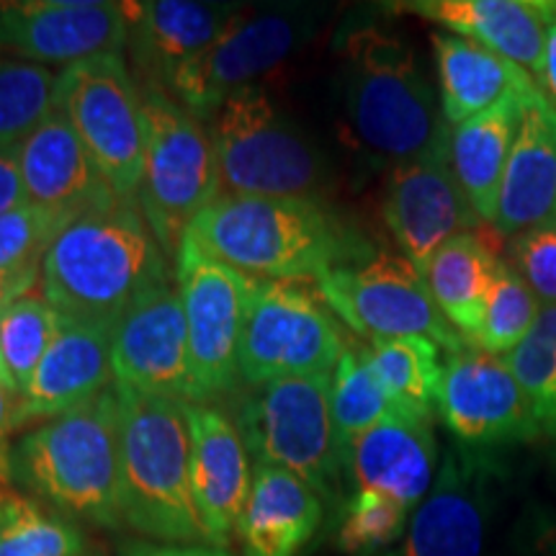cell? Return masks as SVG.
Instances as JSON below:
<instances>
[{"instance_id":"12","label":"cell","mask_w":556,"mask_h":556,"mask_svg":"<svg viewBox=\"0 0 556 556\" xmlns=\"http://www.w3.org/2000/svg\"><path fill=\"white\" fill-rule=\"evenodd\" d=\"M178 289L189 328L193 405H208L240 387V338L253 276L219 263L197 248H180Z\"/></svg>"},{"instance_id":"29","label":"cell","mask_w":556,"mask_h":556,"mask_svg":"<svg viewBox=\"0 0 556 556\" xmlns=\"http://www.w3.org/2000/svg\"><path fill=\"white\" fill-rule=\"evenodd\" d=\"M500 258L477 232L451 238L430 261L426 283L435 307L467 343L482 328L486 296L495 281Z\"/></svg>"},{"instance_id":"11","label":"cell","mask_w":556,"mask_h":556,"mask_svg":"<svg viewBox=\"0 0 556 556\" xmlns=\"http://www.w3.org/2000/svg\"><path fill=\"white\" fill-rule=\"evenodd\" d=\"M317 294L361 338H428L448 356L471 348L441 315L426 278L405 255L374 253L330 270L317 278Z\"/></svg>"},{"instance_id":"37","label":"cell","mask_w":556,"mask_h":556,"mask_svg":"<svg viewBox=\"0 0 556 556\" xmlns=\"http://www.w3.org/2000/svg\"><path fill=\"white\" fill-rule=\"evenodd\" d=\"M409 510L397 500L371 490H356L340 505L336 544L348 556H379L405 536Z\"/></svg>"},{"instance_id":"6","label":"cell","mask_w":556,"mask_h":556,"mask_svg":"<svg viewBox=\"0 0 556 556\" xmlns=\"http://www.w3.org/2000/svg\"><path fill=\"white\" fill-rule=\"evenodd\" d=\"M214 160L219 197L325 201L330 168L315 144L294 127L258 86L229 96L214 114Z\"/></svg>"},{"instance_id":"24","label":"cell","mask_w":556,"mask_h":556,"mask_svg":"<svg viewBox=\"0 0 556 556\" xmlns=\"http://www.w3.org/2000/svg\"><path fill=\"white\" fill-rule=\"evenodd\" d=\"M129 24V54L144 88H168L186 62L206 50L235 18L240 3H197V0H144L122 3Z\"/></svg>"},{"instance_id":"8","label":"cell","mask_w":556,"mask_h":556,"mask_svg":"<svg viewBox=\"0 0 556 556\" xmlns=\"http://www.w3.org/2000/svg\"><path fill=\"white\" fill-rule=\"evenodd\" d=\"M144 173L137 204L163 248L178 261L186 235L217 199V160L208 129L163 88H142Z\"/></svg>"},{"instance_id":"2","label":"cell","mask_w":556,"mask_h":556,"mask_svg":"<svg viewBox=\"0 0 556 556\" xmlns=\"http://www.w3.org/2000/svg\"><path fill=\"white\" fill-rule=\"evenodd\" d=\"M168 281L165 253L137 199H122L62 229L41 261L39 289L65 319L116 328L139 299Z\"/></svg>"},{"instance_id":"48","label":"cell","mask_w":556,"mask_h":556,"mask_svg":"<svg viewBox=\"0 0 556 556\" xmlns=\"http://www.w3.org/2000/svg\"><path fill=\"white\" fill-rule=\"evenodd\" d=\"M0 486H3V484H0Z\"/></svg>"},{"instance_id":"38","label":"cell","mask_w":556,"mask_h":556,"mask_svg":"<svg viewBox=\"0 0 556 556\" xmlns=\"http://www.w3.org/2000/svg\"><path fill=\"white\" fill-rule=\"evenodd\" d=\"M67 225L54 214L34 206H24L0 217V274L5 270L41 268L47 250L60 238Z\"/></svg>"},{"instance_id":"41","label":"cell","mask_w":556,"mask_h":556,"mask_svg":"<svg viewBox=\"0 0 556 556\" xmlns=\"http://www.w3.org/2000/svg\"><path fill=\"white\" fill-rule=\"evenodd\" d=\"M119 556H235L229 548L208 544H160L148 539H129L119 544Z\"/></svg>"},{"instance_id":"16","label":"cell","mask_w":556,"mask_h":556,"mask_svg":"<svg viewBox=\"0 0 556 556\" xmlns=\"http://www.w3.org/2000/svg\"><path fill=\"white\" fill-rule=\"evenodd\" d=\"M448 135L420 157L389 170L381 201L387 229L422 278L438 250L479 225L451 168Z\"/></svg>"},{"instance_id":"34","label":"cell","mask_w":556,"mask_h":556,"mask_svg":"<svg viewBox=\"0 0 556 556\" xmlns=\"http://www.w3.org/2000/svg\"><path fill=\"white\" fill-rule=\"evenodd\" d=\"M541 309H544V304L528 287L526 278L513 268L510 261L500 258L495 281H492L490 296H486L482 328H479V336L471 348L505 358L528 338Z\"/></svg>"},{"instance_id":"27","label":"cell","mask_w":556,"mask_h":556,"mask_svg":"<svg viewBox=\"0 0 556 556\" xmlns=\"http://www.w3.org/2000/svg\"><path fill=\"white\" fill-rule=\"evenodd\" d=\"M323 497L278 467H253L238 539L245 556H296L323 526Z\"/></svg>"},{"instance_id":"47","label":"cell","mask_w":556,"mask_h":556,"mask_svg":"<svg viewBox=\"0 0 556 556\" xmlns=\"http://www.w3.org/2000/svg\"><path fill=\"white\" fill-rule=\"evenodd\" d=\"M90 556H103L101 552H96V548H93V552H90Z\"/></svg>"},{"instance_id":"44","label":"cell","mask_w":556,"mask_h":556,"mask_svg":"<svg viewBox=\"0 0 556 556\" xmlns=\"http://www.w3.org/2000/svg\"><path fill=\"white\" fill-rule=\"evenodd\" d=\"M13 394L5 387H0V484H11V443L9 433L13 430Z\"/></svg>"},{"instance_id":"23","label":"cell","mask_w":556,"mask_h":556,"mask_svg":"<svg viewBox=\"0 0 556 556\" xmlns=\"http://www.w3.org/2000/svg\"><path fill=\"white\" fill-rule=\"evenodd\" d=\"M345 479L356 490L397 500L409 513L426 500L438 475V441L426 417L394 413L345 446Z\"/></svg>"},{"instance_id":"10","label":"cell","mask_w":556,"mask_h":556,"mask_svg":"<svg viewBox=\"0 0 556 556\" xmlns=\"http://www.w3.org/2000/svg\"><path fill=\"white\" fill-rule=\"evenodd\" d=\"M343 351V330L328 304L296 281L253 278L240 338L242 384L332 374Z\"/></svg>"},{"instance_id":"43","label":"cell","mask_w":556,"mask_h":556,"mask_svg":"<svg viewBox=\"0 0 556 556\" xmlns=\"http://www.w3.org/2000/svg\"><path fill=\"white\" fill-rule=\"evenodd\" d=\"M41 268H24V270H5L0 274V315L11 307L18 299L29 296L34 283H39Z\"/></svg>"},{"instance_id":"26","label":"cell","mask_w":556,"mask_h":556,"mask_svg":"<svg viewBox=\"0 0 556 556\" xmlns=\"http://www.w3.org/2000/svg\"><path fill=\"white\" fill-rule=\"evenodd\" d=\"M430 45L441 88V116L448 127H458L510 96L536 99L544 93L531 73L467 37L438 29L430 34Z\"/></svg>"},{"instance_id":"30","label":"cell","mask_w":556,"mask_h":556,"mask_svg":"<svg viewBox=\"0 0 556 556\" xmlns=\"http://www.w3.org/2000/svg\"><path fill=\"white\" fill-rule=\"evenodd\" d=\"M364 351L394 405L430 420L443 377L441 348L428 338H381L368 340Z\"/></svg>"},{"instance_id":"20","label":"cell","mask_w":556,"mask_h":556,"mask_svg":"<svg viewBox=\"0 0 556 556\" xmlns=\"http://www.w3.org/2000/svg\"><path fill=\"white\" fill-rule=\"evenodd\" d=\"M16 157L26 201L54 214L67 227L122 201L60 111H52L21 142Z\"/></svg>"},{"instance_id":"5","label":"cell","mask_w":556,"mask_h":556,"mask_svg":"<svg viewBox=\"0 0 556 556\" xmlns=\"http://www.w3.org/2000/svg\"><path fill=\"white\" fill-rule=\"evenodd\" d=\"M116 392L124 528L160 544H206L191 492L189 402Z\"/></svg>"},{"instance_id":"1","label":"cell","mask_w":556,"mask_h":556,"mask_svg":"<svg viewBox=\"0 0 556 556\" xmlns=\"http://www.w3.org/2000/svg\"><path fill=\"white\" fill-rule=\"evenodd\" d=\"M184 242L245 276L296 283L377 253L325 201L307 199L219 197Z\"/></svg>"},{"instance_id":"14","label":"cell","mask_w":556,"mask_h":556,"mask_svg":"<svg viewBox=\"0 0 556 556\" xmlns=\"http://www.w3.org/2000/svg\"><path fill=\"white\" fill-rule=\"evenodd\" d=\"M505 467L495 451L454 443L435 482L413 510L405 536L379 556H484Z\"/></svg>"},{"instance_id":"32","label":"cell","mask_w":556,"mask_h":556,"mask_svg":"<svg viewBox=\"0 0 556 556\" xmlns=\"http://www.w3.org/2000/svg\"><path fill=\"white\" fill-rule=\"evenodd\" d=\"M330 413L340 448L402 409L381 387L364 345H345L330 379Z\"/></svg>"},{"instance_id":"18","label":"cell","mask_w":556,"mask_h":556,"mask_svg":"<svg viewBox=\"0 0 556 556\" xmlns=\"http://www.w3.org/2000/svg\"><path fill=\"white\" fill-rule=\"evenodd\" d=\"M111 364L114 384L193 405L189 328L176 283L152 289L119 319Z\"/></svg>"},{"instance_id":"22","label":"cell","mask_w":556,"mask_h":556,"mask_svg":"<svg viewBox=\"0 0 556 556\" xmlns=\"http://www.w3.org/2000/svg\"><path fill=\"white\" fill-rule=\"evenodd\" d=\"M389 9L477 41L533 78L544 62L548 31L556 26V0H407Z\"/></svg>"},{"instance_id":"45","label":"cell","mask_w":556,"mask_h":556,"mask_svg":"<svg viewBox=\"0 0 556 556\" xmlns=\"http://www.w3.org/2000/svg\"><path fill=\"white\" fill-rule=\"evenodd\" d=\"M536 83H539V88L546 93V99L552 101L556 109V26H552V31H548L544 62H541Z\"/></svg>"},{"instance_id":"3","label":"cell","mask_w":556,"mask_h":556,"mask_svg":"<svg viewBox=\"0 0 556 556\" xmlns=\"http://www.w3.org/2000/svg\"><path fill=\"white\" fill-rule=\"evenodd\" d=\"M340 101L353 148L389 170L420 157L451 129L413 47L379 26L345 34Z\"/></svg>"},{"instance_id":"13","label":"cell","mask_w":556,"mask_h":556,"mask_svg":"<svg viewBox=\"0 0 556 556\" xmlns=\"http://www.w3.org/2000/svg\"><path fill=\"white\" fill-rule=\"evenodd\" d=\"M309 31V13L304 9H245L173 75L165 90L197 119H214L229 96L255 86L261 75L281 65Z\"/></svg>"},{"instance_id":"7","label":"cell","mask_w":556,"mask_h":556,"mask_svg":"<svg viewBox=\"0 0 556 556\" xmlns=\"http://www.w3.org/2000/svg\"><path fill=\"white\" fill-rule=\"evenodd\" d=\"M332 374L253 387L235 413L253 467H278L309 484L325 505H343L345 462L330 413Z\"/></svg>"},{"instance_id":"42","label":"cell","mask_w":556,"mask_h":556,"mask_svg":"<svg viewBox=\"0 0 556 556\" xmlns=\"http://www.w3.org/2000/svg\"><path fill=\"white\" fill-rule=\"evenodd\" d=\"M26 204L24 178H21L16 152L0 150V217Z\"/></svg>"},{"instance_id":"4","label":"cell","mask_w":556,"mask_h":556,"mask_svg":"<svg viewBox=\"0 0 556 556\" xmlns=\"http://www.w3.org/2000/svg\"><path fill=\"white\" fill-rule=\"evenodd\" d=\"M11 484L75 523L124 528L116 384L21 435L11 446Z\"/></svg>"},{"instance_id":"46","label":"cell","mask_w":556,"mask_h":556,"mask_svg":"<svg viewBox=\"0 0 556 556\" xmlns=\"http://www.w3.org/2000/svg\"><path fill=\"white\" fill-rule=\"evenodd\" d=\"M0 387H5L13 394V397H18L16 381H13L9 366H5V361H3V351H0Z\"/></svg>"},{"instance_id":"39","label":"cell","mask_w":556,"mask_h":556,"mask_svg":"<svg viewBox=\"0 0 556 556\" xmlns=\"http://www.w3.org/2000/svg\"><path fill=\"white\" fill-rule=\"evenodd\" d=\"M510 263L544 307H556V222H544L513 238Z\"/></svg>"},{"instance_id":"17","label":"cell","mask_w":556,"mask_h":556,"mask_svg":"<svg viewBox=\"0 0 556 556\" xmlns=\"http://www.w3.org/2000/svg\"><path fill=\"white\" fill-rule=\"evenodd\" d=\"M127 13L111 0H0V50L34 65L124 54Z\"/></svg>"},{"instance_id":"19","label":"cell","mask_w":556,"mask_h":556,"mask_svg":"<svg viewBox=\"0 0 556 556\" xmlns=\"http://www.w3.org/2000/svg\"><path fill=\"white\" fill-rule=\"evenodd\" d=\"M191 492L208 546L229 548L245 513L253 458L235 417L214 405H191Z\"/></svg>"},{"instance_id":"21","label":"cell","mask_w":556,"mask_h":556,"mask_svg":"<svg viewBox=\"0 0 556 556\" xmlns=\"http://www.w3.org/2000/svg\"><path fill=\"white\" fill-rule=\"evenodd\" d=\"M114 330L111 325L65 319L29 387L13 402V428L52 420L114 387Z\"/></svg>"},{"instance_id":"31","label":"cell","mask_w":556,"mask_h":556,"mask_svg":"<svg viewBox=\"0 0 556 556\" xmlns=\"http://www.w3.org/2000/svg\"><path fill=\"white\" fill-rule=\"evenodd\" d=\"M88 533L73 518L16 490L0 486V556H90Z\"/></svg>"},{"instance_id":"36","label":"cell","mask_w":556,"mask_h":556,"mask_svg":"<svg viewBox=\"0 0 556 556\" xmlns=\"http://www.w3.org/2000/svg\"><path fill=\"white\" fill-rule=\"evenodd\" d=\"M62 323L65 317L41 296L18 299L0 315V351L16 381L18 397L29 387L34 371L50 351L52 340L58 338Z\"/></svg>"},{"instance_id":"28","label":"cell","mask_w":556,"mask_h":556,"mask_svg":"<svg viewBox=\"0 0 556 556\" xmlns=\"http://www.w3.org/2000/svg\"><path fill=\"white\" fill-rule=\"evenodd\" d=\"M528 101L533 99L510 96L458 127H451V168L479 222H486V225L495 222L500 186H503Z\"/></svg>"},{"instance_id":"35","label":"cell","mask_w":556,"mask_h":556,"mask_svg":"<svg viewBox=\"0 0 556 556\" xmlns=\"http://www.w3.org/2000/svg\"><path fill=\"white\" fill-rule=\"evenodd\" d=\"M516 374L541 435L556 441V307H544L516 351L505 356Z\"/></svg>"},{"instance_id":"25","label":"cell","mask_w":556,"mask_h":556,"mask_svg":"<svg viewBox=\"0 0 556 556\" xmlns=\"http://www.w3.org/2000/svg\"><path fill=\"white\" fill-rule=\"evenodd\" d=\"M544 222H556V109L541 93L523 106L492 227L516 238Z\"/></svg>"},{"instance_id":"40","label":"cell","mask_w":556,"mask_h":556,"mask_svg":"<svg viewBox=\"0 0 556 556\" xmlns=\"http://www.w3.org/2000/svg\"><path fill=\"white\" fill-rule=\"evenodd\" d=\"M518 541L533 556H556V510L528 505L518 520Z\"/></svg>"},{"instance_id":"33","label":"cell","mask_w":556,"mask_h":556,"mask_svg":"<svg viewBox=\"0 0 556 556\" xmlns=\"http://www.w3.org/2000/svg\"><path fill=\"white\" fill-rule=\"evenodd\" d=\"M58 103V75L34 62L0 60V150L16 152Z\"/></svg>"},{"instance_id":"9","label":"cell","mask_w":556,"mask_h":556,"mask_svg":"<svg viewBox=\"0 0 556 556\" xmlns=\"http://www.w3.org/2000/svg\"><path fill=\"white\" fill-rule=\"evenodd\" d=\"M54 111L75 129L116 197L137 199L144 173V109L124 54H99L62 70Z\"/></svg>"},{"instance_id":"15","label":"cell","mask_w":556,"mask_h":556,"mask_svg":"<svg viewBox=\"0 0 556 556\" xmlns=\"http://www.w3.org/2000/svg\"><path fill=\"white\" fill-rule=\"evenodd\" d=\"M435 413L467 448L497 451L544 438L507 361L479 348L451 353L443 364Z\"/></svg>"}]
</instances>
